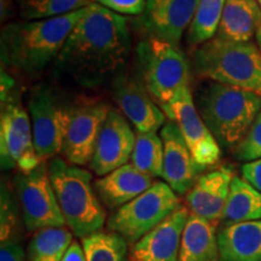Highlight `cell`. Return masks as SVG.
Returning <instances> with one entry per match:
<instances>
[{"label":"cell","instance_id":"1","mask_svg":"<svg viewBox=\"0 0 261 261\" xmlns=\"http://www.w3.org/2000/svg\"><path fill=\"white\" fill-rule=\"evenodd\" d=\"M130 44L127 17L92 3L55 60L54 73L83 87L100 86L121 74Z\"/></svg>","mask_w":261,"mask_h":261},{"label":"cell","instance_id":"2","mask_svg":"<svg viewBox=\"0 0 261 261\" xmlns=\"http://www.w3.org/2000/svg\"><path fill=\"white\" fill-rule=\"evenodd\" d=\"M86 8L58 17L5 24L0 37L3 65L24 75L40 73L56 60Z\"/></svg>","mask_w":261,"mask_h":261},{"label":"cell","instance_id":"3","mask_svg":"<svg viewBox=\"0 0 261 261\" xmlns=\"http://www.w3.org/2000/svg\"><path fill=\"white\" fill-rule=\"evenodd\" d=\"M195 104L218 144L234 150L261 110V96L210 81L197 92Z\"/></svg>","mask_w":261,"mask_h":261},{"label":"cell","instance_id":"4","mask_svg":"<svg viewBox=\"0 0 261 261\" xmlns=\"http://www.w3.org/2000/svg\"><path fill=\"white\" fill-rule=\"evenodd\" d=\"M192 67L202 79L261 96V51L252 41L214 37L195 48Z\"/></svg>","mask_w":261,"mask_h":261},{"label":"cell","instance_id":"5","mask_svg":"<svg viewBox=\"0 0 261 261\" xmlns=\"http://www.w3.org/2000/svg\"><path fill=\"white\" fill-rule=\"evenodd\" d=\"M47 168L61 212L70 231L81 240L100 231L107 215L92 188L91 173L60 158L51 159Z\"/></svg>","mask_w":261,"mask_h":261},{"label":"cell","instance_id":"6","mask_svg":"<svg viewBox=\"0 0 261 261\" xmlns=\"http://www.w3.org/2000/svg\"><path fill=\"white\" fill-rule=\"evenodd\" d=\"M140 83L163 110L179 91L189 86L190 67L178 46L154 37H146L136 47Z\"/></svg>","mask_w":261,"mask_h":261},{"label":"cell","instance_id":"7","mask_svg":"<svg viewBox=\"0 0 261 261\" xmlns=\"http://www.w3.org/2000/svg\"><path fill=\"white\" fill-rule=\"evenodd\" d=\"M179 205L178 196L168 184L154 182L135 200L117 208L108 220V228L122 236L128 244H136Z\"/></svg>","mask_w":261,"mask_h":261},{"label":"cell","instance_id":"8","mask_svg":"<svg viewBox=\"0 0 261 261\" xmlns=\"http://www.w3.org/2000/svg\"><path fill=\"white\" fill-rule=\"evenodd\" d=\"M73 110L74 107L48 85H39L32 91L28 113L35 151L42 161L62 151Z\"/></svg>","mask_w":261,"mask_h":261},{"label":"cell","instance_id":"9","mask_svg":"<svg viewBox=\"0 0 261 261\" xmlns=\"http://www.w3.org/2000/svg\"><path fill=\"white\" fill-rule=\"evenodd\" d=\"M15 182L23 221L28 231L63 227L67 225L45 161L31 172H19L16 175Z\"/></svg>","mask_w":261,"mask_h":261},{"label":"cell","instance_id":"10","mask_svg":"<svg viewBox=\"0 0 261 261\" xmlns=\"http://www.w3.org/2000/svg\"><path fill=\"white\" fill-rule=\"evenodd\" d=\"M0 116V160L3 169L17 167L31 172L42 162L34 148L29 113L15 94L2 102Z\"/></svg>","mask_w":261,"mask_h":261},{"label":"cell","instance_id":"11","mask_svg":"<svg viewBox=\"0 0 261 261\" xmlns=\"http://www.w3.org/2000/svg\"><path fill=\"white\" fill-rule=\"evenodd\" d=\"M163 113L177 122L198 166L205 169L218 163L221 156L220 145L198 114L190 87L185 86L179 91Z\"/></svg>","mask_w":261,"mask_h":261},{"label":"cell","instance_id":"12","mask_svg":"<svg viewBox=\"0 0 261 261\" xmlns=\"http://www.w3.org/2000/svg\"><path fill=\"white\" fill-rule=\"evenodd\" d=\"M198 0H146L144 12L136 25L146 34L178 46L194 21Z\"/></svg>","mask_w":261,"mask_h":261},{"label":"cell","instance_id":"13","mask_svg":"<svg viewBox=\"0 0 261 261\" xmlns=\"http://www.w3.org/2000/svg\"><path fill=\"white\" fill-rule=\"evenodd\" d=\"M109 109L103 102L74 107L62 148L68 162L75 166L90 165Z\"/></svg>","mask_w":261,"mask_h":261},{"label":"cell","instance_id":"14","mask_svg":"<svg viewBox=\"0 0 261 261\" xmlns=\"http://www.w3.org/2000/svg\"><path fill=\"white\" fill-rule=\"evenodd\" d=\"M136 144V135L117 110L109 109L98 138L92 161L90 162L91 171L99 177L127 165L132 158Z\"/></svg>","mask_w":261,"mask_h":261},{"label":"cell","instance_id":"15","mask_svg":"<svg viewBox=\"0 0 261 261\" xmlns=\"http://www.w3.org/2000/svg\"><path fill=\"white\" fill-rule=\"evenodd\" d=\"M160 136L163 143L162 179L175 194L185 195L204 169L192 158L177 122L172 120L166 122Z\"/></svg>","mask_w":261,"mask_h":261},{"label":"cell","instance_id":"16","mask_svg":"<svg viewBox=\"0 0 261 261\" xmlns=\"http://www.w3.org/2000/svg\"><path fill=\"white\" fill-rule=\"evenodd\" d=\"M113 93L123 115L138 132H158L167 122L166 114L140 81L117 75L113 80Z\"/></svg>","mask_w":261,"mask_h":261},{"label":"cell","instance_id":"17","mask_svg":"<svg viewBox=\"0 0 261 261\" xmlns=\"http://www.w3.org/2000/svg\"><path fill=\"white\" fill-rule=\"evenodd\" d=\"M191 212L180 204L161 224L133 244L129 261H179L182 231Z\"/></svg>","mask_w":261,"mask_h":261},{"label":"cell","instance_id":"18","mask_svg":"<svg viewBox=\"0 0 261 261\" xmlns=\"http://www.w3.org/2000/svg\"><path fill=\"white\" fill-rule=\"evenodd\" d=\"M233 177L232 169L226 166L200 175L187 195L191 213L213 223L221 219Z\"/></svg>","mask_w":261,"mask_h":261},{"label":"cell","instance_id":"19","mask_svg":"<svg viewBox=\"0 0 261 261\" xmlns=\"http://www.w3.org/2000/svg\"><path fill=\"white\" fill-rule=\"evenodd\" d=\"M151 175L139 171L132 163L97 179L94 189L99 200L109 210H117L152 187Z\"/></svg>","mask_w":261,"mask_h":261},{"label":"cell","instance_id":"20","mask_svg":"<svg viewBox=\"0 0 261 261\" xmlns=\"http://www.w3.org/2000/svg\"><path fill=\"white\" fill-rule=\"evenodd\" d=\"M218 244L220 261H261V220L227 225Z\"/></svg>","mask_w":261,"mask_h":261},{"label":"cell","instance_id":"21","mask_svg":"<svg viewBox=\"0 0 261 261\" xmlns=\"http://www.w3.org/2000/svg\"><path fill=\"white\" fill-rule=\"evenodd\" d=\"M260 22L261 8L256 0H226L215 37L230 41H252Z\"/></svg>","mask_w":261,"mask_h":261},{"label":"cell","instance_id":"22","mask_svg":"<svg viewBox=\"0 0 261 261\" xmlns=\"http://www.w3.org/2000/svg\"><path fill=\"white\" fill-rule=\"evenodd\" d=\"M179 261H220L217 223L190 213L182 231Z\"/></svg>","mask_w":261,"mask_h":261},{"label":"cell","instance_id":"23","mask_svg":"<svg viewBox=\"0 0 261 261\" xmlns=\"http://www.w3.org/2000/svg\"><path fill=\"white\" fill-rule=\"evenodd\" d=\"M221 219L231 224L261 220V192L243 178L233 177Z\"/></svg>","mask_w":261,"mask_h":261},{"label":"cell","instance_id":"24","mask_svg":"<svg viewBox=\"0 0 261 261\" xmlns=\"http://www.w3.org/2000/svg\"><path fill=\"white\" fill-rule=\"evenodd\" d=\"M73 243L70 230L63 227H47L35 232L28 247L31 261H62Z\"/></svg>","mask_w":261,"mask_h":261},{"label":"cell","instance_id":"25","mask_svg":"<svg viewBox=\"0 0 261 261\" xmlns=\"http://www.w3.org/2000/svg\"><path fill=\"white\" fill-rule=\"evenodd\" d=\"M226 0H198L197 11L188 31V44L200 46L217 35Z\"/></svg>","mask_w":261,"mask_h":261},{"label":"cell","instance_id":"26","mask_svg":"<svg viewBox=\"0 0 261 261\" xmlns=\"http://www.w3.org/2000/svg\"><path fill=\"white\" fill-rule=\"evenodd\" d=\"M86 261H127L128 243L119 233L98 231L83 238Z\"/></svg>","mask_w":261,"mask_h":261},{"label":"cell","instance_id":"27","mask_svg":"<svg viewBox=\"0 0 261 261\" xmlns=\"http://www.w3.org/2000/svg\"><path fill=\"white\" fill-rule=\"evenodd\" d=\"M130 161L139 171L151 177H162L163 143L161 136L156 132L137 133Z\"/></svg>","mask_w":261,"mask_h":261},{"label":"cell","instance_id":"28","mask_svg":"<svg viewBox=\"0 0 261 261\" xmlns=\"http://www.w3.org/2000/svg\"><path fill=\"white\" fill-rule=\"evenodd\" d=\"M25 21H37L70 14L92 4L90 0H16Z\"/></svg>","mask_w":261,"mask_h":261},{"label":"cell","instance_id":"29","mask_svg":"<svg viewBox=\"0 0 261 261\" xmlns=\"http://www.w3.org/2000/svg\"><path fill=\"white\" fill-rule=\"evenodd\" d=\"M234 158L240 161H254L261 159V110L254 120L247 136L233 150Z\"/></svg>","mask_w":261,"mask_h":261},{"label":"cell","instance_id":"30","mask_svg":"<svg viewBox=\"0 0 261 261\" xmlns=\"http://www.w3.org/2000/svg\"><path fill=\"white\" fill-rule=\"evenodd\" d=\"M0 238L2 242L15 240L16 225H17V214H16L15 201L10 191L2 185V213H0Z\"/></svg>","mask_w":261,"mask_h":261},{"label":"cell","instance_id":"31","mask_svg":"<svg viewBox=\"0 0 261 261\" xmlns=\"http://www.w3.org/2000/svg\"><path fill=\"white\" fill-rule=\"evenodd\" d=\"M96 3L116 14L140 16L144 12L146 0H97Z\"/></svg>","mask_w":261,"mask_h":261},{"label":"cell","instance_id":"32","mask_svg":"<svg viewBox=\"0 0 261 261\" xmlns=\"http://www.w3.org/2000/svg\"><path fill=\"white\" fill-rule=\"evenodd\" d=\"M242 177L261 192V159L244 163L242 166Z\"/></svg>","mask_w":261,"mask_h":261},{"label":"cell","instance_id":"33","mask_svg":"<svg viewBox=\"0 0 261 261\" xmlns=\"http://www.w3.org/2000/svg\"><path fill=\"white\" fill-rule=\"evenodd\" d=\"M23 249L17 240L2 242L0 247V261H23Z\"/></svg>","mask_w":261,"mask_h":261},{"label":"cell","instance_id":"34","mask_svg":"<svg viewBox=\"0 0 261 261\" xmlns=\"http://www.w3.org/2000/svg\"><path fill=\"white\" fill-rule=\"evenodd\" d=\"M14 89H15L14 77H11L9 74H6L4 70H2V102L14 96V94H12L15 93Z\"/></svg>","mask_w":261,"mask_h":261},{"label":"cell","instance_id":"35","mask_svg":"<svg viewBox=\"0 0 261 261\" xmlns=\"http://www.w3.org/2000/svg\"><path fill=\"white\" fill-rule=\"evenodd\" d=\"M62 261H86V257H85L84 248L77 242H74L70 244L69 249L67 250L65 255Z\"/></svg>","mask_w":261,"mask_h":261},{"label":"cell","instance_id":"36","mask_svg":"<svg viewBox=\"0 0 261 261\" xmlns=\"http://www.w3.org/2000/svg\"><path fill=\"white\" fill-rule=\"evenodd\" d=\"M12 3L14 0H0V10H2V21L8 18L12 10Z\"/></svg>","mask_w":261,"mask_h":261},{"label":"cell","instance_id":"37","mask_svg":"<svg viewBox=\"0 0 261 261\" xmlns=\"http://www.w3.org/2000/svg\"><path fill=\"white\" fill-rule=\"evenodd\" d=\"M255 39H256L257 47H259V50L261 51V22H260V25H259V28H257V32L255 34Z\"/></svg>","mask_w":261,"mask_h":261},{"label":"cell","instance_id":"38","mask_svg":"<svg viewBox=\"0 0 261 261\" xmlns=\"http://www.w3.org/2000/svg\"><path fill=\"white\" fill-rule=\"evenodd\" d=\"M256 2H257V4H259L260 8H261V0H256Z\"/></svg>","mask_w":261,"mask_h":261},{"label":"cell","instance_id":"39","mask_svg":"<svg viewBox=\"0 0 261 261\" xmlns=\"http://www.w3.org/2000/svg\"><path fill=\"white\" fill-rule=\"evenodd\" d=\"M94 2H97V0H94Z\"/></svg>","mask_w":261,"mask_h":261}]
</instances>
